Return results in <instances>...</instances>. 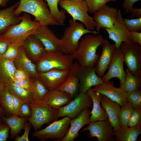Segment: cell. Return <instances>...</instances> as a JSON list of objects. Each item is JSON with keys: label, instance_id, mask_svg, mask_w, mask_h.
Segmentation results:
<instances>
[{"label": "cell", "instance_id": "1", "mask_svg": "<svg viewBox=\"0 0 141 141\" xmlns=\"http://www.w3.org/2000/svg\"><path fill=\"white\" fill-rule=\"evenodd\" d=\"M104 39L99 34L96 35L87 34L83 36L77 49L71 55L72 58L81 66H95L100 55L97 53V50L101 45Z\"/></svg>", "mask_w": 141, "mask_h": 141}, {"label": "cell", "instance_id": "2", "mask_svg": "<svg viewBox=\"0 0 141 141\" xmlns=\"http://www.w3.org/2000/svg\"><path fill=\"white\" fill-rule=\"evenodd\" d=\"M22 12L33 15L35 17L34 21L39 22L41 25L60 26L52 17L44 0H20L14 14L19 16Z\"/></svg>", "mask_w": 141, "mask_h": 141}, {"label": "cell", "instance_id": "3", "mask_svg": "<svg viewBox=\"0 0 141 141\" xmlns=\"http://www.w3.org/2000/svg\"><path fill=\"white\" fill-rule=\"evenodd\" d=\"M74 60L71 55L60 51H45L35 63L38 72H44L53 69L70 70Z\"/></svg>", "mask_w": 141, "mask_h": 141}, {"label": "cell", "instance_id": "4", "mask_svg": "<svg viewBox=\"0 0 141 141\" xmlns=\"http://www.w3.org/2000/svg\"><path fill=\"white\" fill-rule=\"evenodd\" d=\"M21 21L2 34L10 43H22L28 36L37 32V29L41 26L37 21H32L30 15L24 13L20 16Z\"/></svg>", "mask_w": 141, "mask_h": 141}, {"label": "cell", "instance_id": "5", "mask_svg": "<svg viewBox=\"0 0 141 141\" xmlns=\"http://www.w3.org/2000/svg\"><path fill=\"white\" fill-rule=\"evenodd\" d=\"M58 4L71 16L73 20L79 21L86 29L94 31L96 24L93 17L88 14L85 0H64L59 1Z\"/></svg>", "mask_w": 141, "mask_h": 141}, {"label": "cell", "instance_id": "6", "mask_svg": "<svg viewBox=\"0 0 141 141\" xmlns=\"http://www.w3.org/2000/svg\"><path fill=\"white\" fill-rule=\"evenodd\" d=\"M69 26L65 29L61 39L63 44L66 54L72 55L78 47L79 40L84 35L91 33L99 34L96 31H90L85 28L84 24L70 19Z\"/></svg>", "mask_w": 141, "mask_h": 141}, {"label": "cell", "instance_id": "7", "mask_svg": "<svg viewBox=\"0 0 141 141\" xmlns=\"http://www.w3.org/2000/svg\"><path fill=\"white\" fill-rule=\"evenodd\" d=\"M28 105L32 114L28 121L32 125L34 131L40 129L44 124L56 119L58 109L51 107L42 101H33Z\"/></svg>", "mask_w": 141, "mask_h": 141}, {"label": "cell", "instance_id": "8", "mask_svg": "<svg viewBox=\"0 0 141 141\" xmlns=\"http://www.w3.org/2000/svg\"><path fill=\"white\" fill-rule=\"evenodd\" d=\"M71 119L69 117L64 116L61 120L55 121L44 129L35 131L32 136L41 141L49 139L55 141H62L68 132Z\"/></svg>", "mask_w": 141, "mask_h": 141}, {"label": "cell", "instance_id": "9", "mask_svg": "<svg viewBox=\"0 0 141 141\" xmlns=\"http://www.w3.org/2000/svg\"><path fill=\"white\" fill-rule=\"evenodd\" d=\"M127 68L141 78V46L133 42H122L119 49Z\"/></svg>", "mask_w": 141, "mask_h": 141}, {"label": "cell", "instance_id": "10", "mask_svg": "<svg viewBox=\"0 0 141 141\" xmlns=\"http://www.w3.org/2000/svg\"><path fill=\"white\" fill-rule=\"evenodd\" d=\"M71 69L79 81V93H86L92 86L103 83L101 78L97 74L95 66H82L74 62Z\"/></svg>", "mask_w": 141, "mask_h": 141}, {"label": "cell", "instance_id": "11", "mask_svg": "<svg viewBox=\"0 0 141 141\" xmlns=\"http://www.w3.org/2000/svg\"><path fill=\"white\" fill-rule=\"evenodd\" d=\"M92 101L86 93H79L77 96L66 105L58 108L56 119L66 116L71 119L79 116L85 109L92 107Z\"/></svg>", "mask_w": 141, "mask_h": 141}, {"label": "cell", "instance_id": "12", "mask_svg": "<svg viewBox=\"0 0 141 141\" xmlns=\"http://www.w3.org/2000/svg\"><path fill=\"white\" fill-rule=\"evenodd\" d=\"M48 26L41 25L37 29V33L33 35L41 42L46 52L60 51L66 54L61 39Z\"/></svg>", "mask_w": 141, "mask_h": 141}, {"label": "cell", "instance_id": "13", "mask_svg": "<svg viewBox=\"0 0 141 141\" xmlns=\"http://www.w3.org/2000/svg\"><path fill=\"white\" fill-rule=\"evenodd\" d=\"M88 126L83 129L80 133L86 130L88 138L96 137L98 141H114V130L108 120L90 122Z\"/></svg>", "mask_w": 141, "mask_h": 141}, {"label": "cell", "instance_id": "14", "mask_svg": "<svg viewBox=\"0 0 141 141\" xmlns=\"http://www.w3.org/2000/svg\"><path fill=\"white\" fill-rule=\"evenodd\" d=\"M124 62L122 56L119 49L115 48L108 68V70L101 78L103 83L108 81L112 78H116L119 80L120 84L122 83L124 81L126 75L124 68Z\"/></svg>", "mask_w": 141, "mask_h": 141}, {"label": "cell", "instance_id": "15", "mask_svg": "<svg viewBox=\"0 0 141 141\" xmlns=\"http://www.w3.org/2000/svg\"><path fill=\"white\" fill-rule=\"evenodd\" d=\"M70 70L53 69L38 72L37 78L49 90L57 89L66 79Z\"/></svg>", "mask_w": 141, "mask_h": 141}, {"label": "cell", "instance_id": "16", "mask_svg": "<svg viewBox=\"0 0 141 141\" xmlns=\"http://www.w3.org/2000/svg\"><path fill=\"white\" fill-rule=\"evenodd\" d=\"M113 81L103 83L102 84L92 88L93 91L104 95L112 101L118 103L122 107L128 102L126 98V92L120 88L114 86Z\"/></svg>", "mask_w": 141, "mask_h": 141}, {"label": "cell", "instance_id": "17", "mask_svg": "<svg viewBox=\"0 0 141 141\" xmlns=\"http://www.w3.org/2000/svg\"><path fill=\"white\" fill-rule=\"evenodd\" d=\"M118 10L116 8L106 4L94 13L93 19L96 24V31H98L101 28L112 27L118 14Z\"/></svg>", "mask_w": 141, "mask_h": 141}, {"label": "cell", "instance_id": "18", "mask_svg": "<svg viewBox=\"0 0 141 141\" xmlns=\"http://www.w3.org/2000/svg\"><path fill=\"white\" fill-rule=\"evenodd\" d=\"M101 46V54L95 66L96 73L100 78L104 75L108 69L115 49V43L111 44L106 39H104Z\"/></svg>", "mask_w": 141, "mask_h": 141}, {"label": "cell", "instance_id": "19", "mask_svg": "<svg viewBox=\"0 0 141 141\" xmlns=\"http://www.w3.org/2000/svg\"><path fill=\"white\" fill-rule=\"evenodd\" d=\"M91 112L90 108H86L77 117L71 119L68 132L62 141H74L75 139L79 137L78 132L80 130L91 122Z\"/></svg>", "mask_w": 141, "mask_h": 141}, {"label": "cell", "instance_id": "20", "mask_svg": "<svg viewBox=\"0 0 141 141\" xmlns=\"http://www.w3.org/2000/svg\"><path fill=\"white\" fill-rule=\"evenodd\" d=\"M21 46L27 56L34 63L45 51L41 42L33 35L26 38L22 43Z\"/></svg>", "mask_w": 141, "mask_h": 141}, {"label": "cell", "instance_id": "21", "mask_svg": "<svg viewBox=\"0 0 141 141\" xmlns=\"http://www.w3.org/2000/svg\"><path fill=\"white\" fill-rule=\"evenodd\" d=\"M19 4V2H17L9 8L0 10V35L21 21L20 16L14 14Z\"/></svg>", "mask_w": 141, "mask_h": 141}, {"label": "cell", "instance_id": "22", "mask_svg": "<svg viewBox=\"0 0 141 141\" xmlns=\"http://www.w3.org/2000/svg\"><path fill=\"white\" fill-rule=\"evenodd\" d=\"M73 99L67 93L55 89L49 90L42 101L51 107L58 109L67 104Z\"/></svg>", "mask_w": 141, "mask_h": 141}, {"label": "cell", "instance_id": "23", "mask_svg": "<svg viewBox=\"0 0 141 141\" xmlns=\"http://www.w3.org/2000/svg\"><path fill=\"white\" fill-rule=\"evenodd\" d=\"M100 103L108 115V121L114 131L119 129L120 126L118 117L120 106L116 102L102 95Z\"/></svg>", "mask_w": 141, "mask_h": 141}, {"label": "cell", "instance_id": "24", "mask_svg": "<svg viewBox=\"0 0 141 141\" xmlns=\"http://www.w3.org/2000/svg\"><path fill=\"white\" fill-rule=\"evenodd\" d=\"M86 93L90 96L92 101V108L90 116L91 122L108 120L106 111L101 105L102 95L92 90V87L88 89Z\"/></svg>", "mask_w": 141, "mask_h": 141}, {"label": "cell", "instance_id": "25", "mask_svg": "<svg viewBox=\"0 0 141 141\" xmlns=\"http://www.w3.org/2000/svg\"><path fill=\"white\" fill-rule=\"evenodd\" d=\"M13 62L16 68L20 69L28 72L33 78H38V72L36 65L27 56L21 45Z\"/></svg>", "mask_w": 141, "mask_h": 141}, {"label": "cell", "instance_id": "26", "mask_svg": "<svg viewBox=\"0 0 141 141\" xmlns=\"http://www.w3.org/2000/svg\"><path fill=\"white\" fill-rule=\"evenodd\" d=\"M0 118L2 119L7 125L10 130V138L11 139L16 137L24 129L28 120L20 117L15 114L9 117L0 115Z\"/></svg>", "mask_w": 141, "mask_h": 141}, {"label": "cell", "instance_id": "27", "mask_svg": "<svg viewBox=\"0 0 141 141\" xmlns=\"http://www.w3.org/2000/svg\"><path fill=\"white\" fill-rule=\"evenodd\" d=\"M16 69L13 62L0 56V82L2 84L6 85L12 83Z\"/></svg>", "mask_w": 141, "mask_h": 141}, {"label": "cell", "instance_id": "28", "mask_svg": "<svg viewBox=\"0 0 141 141\" xmlns=\"http://www.w3.org/2000/svg\"><path fill=\"white\" fill-rule=\"evenodd\" d=\"M141 133V126L125 127H120L114 130L115 140L117 141H137Z\"/></svg>", "mask_w": 141, "mask_h": 141}, {"label": "cell", "instance_id": "29", "mask_svg": "<svg viewBox=\"0 0 141 141\" xmlns=\"http://www.w3.org/2000/svg\"><path fill=\"white\" fill-rule=\"evenodd\" d=\"M57 89L68 94L73 99L79 93V81L72 69L66 80Z\"/></svg>", "mask_w": 141, "mask_h": 141}, {"label": "cell", "instance_id": "30", "mask_svg": "<svg viewBox=\"0 0 141 141\" xmlns=\"http://www.w3.org/2000/svg\"><path fill=\"white\" fill-rule=\"evenodd\" d=\"M126 77L124 82L119 84L120 87L126 92L141 90V78L131 73L126 68Z\"/></svg>", "mask_w": 141, "mask_h": 141}, {"label": "cell", "instance_id": "31", "mask_svg": "<svg viewBox=\"0 0 141 141\" xmlns=\"http://www.w3.org/2000/svg\"><path fill=\"white\" fill-rule=\"evenodd\" d=\"M0 105L6 113L7 117L15 114L12 106L11 95L7 86L4 84L0 92Z\"/></svg>", "mask_w": 141, "mask_h": 141}, {"label": "cell", "instance_id": "32", "mask_svg": "<svg viewBox=\"0 0 141 141\" xmlns=\"http://www.w3.org/2000/svg\"><path fill=\"white\" fill-rule=\"evenodd\" d=\"M51 15L54 20L60 26L64 25L66 17V11L62 9L60 10L58 5L59 0H46Z\"/></svg>", "mask_w": 141, "mask_h": 141}, {"label": "cell", "instance_id": "33", "mask_svg": "<svg viewBox=\"0 0 141 141\" xmlns=\"http://www.w3.org/2000/svg\"><path fill=\"white\" fill-rule=\"evenodd\" d=\"M113 27L122 38L124 42H132L130 32L125 25L120 9L118 10V14L114 21Z\"/></svg>", "mask_w": 141, "mask_h": 141}, {"label": "cell", "instance_id": "34", "mask_svg": "<svg viewBox=\"0 0 141 141\" xmlns=\"http://www.w3.org/2000/svg\"><path fill=\"white\" fill-rule=\"evenodd\" d=\"M5 85L11 93L19 98L24 103L29 104L33 101L31 91L26 90L12 83Z\"/></svg>", "mask_w": 141, "mask_h": 141}, {"label": "cell", "instance_id": "35", "mask_svg": "<svg viewBox=\"0 0 141 141\" xmlns=\"http://www.w3.org/2000/svg\"><path fill=\"white\" fill-rule=\"evenodd\" d=\"M33 87L31 91L33 101H42L49 90L37 78H34Z\"/></svg>", "mask_w": 141, "mask_h": 141}, {"label": "cell", "instance_id": "36", "mask_svg": "<svg viewBox=\"0 0 141 141\" xmlns=\"http://www.w3.org/2000/svg\"><path fill=\"white\" fill-rule=\"evenodd\" d=\"M134 109L132 105L128 102L121 107L118 117L120 127H128L129 120Z\"/></svg>", "mask_w": 141, "mask_h": 141}, {"label": "cell", "instance_id": "37", "mask_svg": "<svg viewBox=\"0 0 141 141\" xmlns=\"http://www.w3.org/2000/svg\"><path fill=\"white\" fill-rule=\"evenodd\" d=\"M21 45L19 43H10L3 56L7 60L13 62L18 54Z\"/></svg>", "mask_w": 141, "mask_h": 141}, {"label": "cell", "instance_id": "38", "mask_svg": "<svg viewBox=\"0 0 141 141\" xmlns=\"http://www.w3.org/2000/svg\"><path fill=\"white\" fill-rule=\"evenodd\" d=\"M88 8V13L93 14L109 2L117 0H85Z\"/></svg>", "mask_w": 141, "mask_h": 141}, {"label": "cell", "instance_id": "39", "mask_svg": "<svg viewBox=\"0 0 141 141\" xmlns=\"http://www.w3.org/2000/svg\"><path fill=\"white\" fill-rule=\"evenodd\" d=\"M126 98L134 108L141 109V90L126 92Z\"/></svg>", "mask_w": 141, "mask_h": 141}, {"label": "cell", "instance_id": "40", "mask_svg": "<svg viewBox=\"0 0 141 141\" xmlns=\"http://www.w3.org/2000/svg\"><path fill=\"white\" fill-rule=\"evenodd\" d=\"M125 25L128 30L139 32L141 31V17L128 19H123Z\"/></svg>", "mask_w": 141, "mask_h": 141}, {"label": "cell", "instance_id": "41", "mask_svg": "<svg viewBox=\"0 0 141 141\" xmlns=\"http://www.w3.org/2000/svg\"><path fill=\"white\" fill-rule=\"evenodd\" d=\"M128 126H141V109L134 108L129 118Z\"/></svg>", "mask_w": 141, "mask_h": 141}, {"label": "cell", "instance_id": "42", "mask_svg": "<svg viewBox=\"0 0 141 141\" xmlns=\"http://www.w3.org/2000/svg\"><path fill=\"white\" fill-rule=\"evenodd\" d=\"M34 78L20 80H14L12 84L26 90L31 91L33 87V81Z\"/></svg>", "mask_w": 141, "mask_h": 141}, {"label": "cell", "instance_id": "43", "mask_svg": "<svg viewBox=\"0 0 141 141\" xmlns=\"http://www.w3.org/2000/svg\"><path fill=\"white\" fill-rule=\"evenodd\" d=\"M32 112L29 105L23 102L21 105L16 115L28 120L31 117Z\"/></svg>", "mask_w": 141, "mask_h": 141}, {"label": "cell", "instance_id": "44", "mask_svg": "<svg viewBox=\"0 0 141 141\" xmlns=\"http://www.w3.org/2000/svg\"><path fill=\"white\" fill-rule=\"evenodd\" d=\"M10 128L0 118V141H6L9 137Z\"/></svg>", "mask_w": 141, "mask_h": 141}, {"label": "cell", "instance_id": "45", "mask_svg": "<svg viewBox=\"0 0 141 141\" xmlns=\"http://www.w3.org/2000/svg\"><path fill=\"white\" fill-rule=\"evenodd\" d=\"M33 78L30 73L20 69L16 68L13 75V80L29 79Z\"/></svg>", "mask_w": 141, "mask_h": 141}, {"label": "cell", "instance_id": "46", "mask_svg": "<svg viewBox=\"0 0 141 141\" xmlns=\"http://www.w3.org/2000/svg\"><path fill=\"white\" fill-rule=\"evenodd\" d=\"M31 124L29 122H27L24 128V134L21 136H17L15 139V141H29L28 135L32 126Z\"/></svg>", "mask_w": 141, "mask_h": 141}, {"label": "cell", "instance_id": "47", "mask_svg": "<svg viewBox=\"0 0 141 141\" xmlns=\"http://www.w3.org/2000/svg\"><path fill=\"white\" fill-rule=\"evenodd\" d=\"M10 43L3 35H0V56H3Z\"/></svg>", "mask_w": 141, "mask_h": 141}, {"label": "cell", "instance_id": "48", "mask_svg": "<svg viewBox=\"0 0 141 141\" xmlns=\"http://www.w3.org/2000/svg\"><path fill=\"white\" fill-rule=\"evenodd\" d=\"M140 1L141 0H124L122 3V7L125 14L130 12L133 8V5L135 3Z\"/></svg>", "mask_w": 141, "mask_h": 141}, {"label": "cell", "instance_id": "49", "mask_svg": "<svg viewBox=\"0 0 141 141\" xmlns=\"http://www.w3.org/2000/svg\"><path fill=\"white\" fill-rule=\"evenodd\" d=\"M12 98V106L14 113L16 115L21 104L23 102L19 98L11 93Z\"/></svg>", "mask_w": 141, "mask_h": 141}, {"label": "cell", "instance_id": "50", "mask_svg": "<svg viewBox=\"0 0 141 141\" xmlns=\"http://www.w3.org/2000/svg\"><path fill=\"white\" fill-rule=\"evenodd\" d=\"M130 32L132 42L141 45V33L132 31Z\"/></svg>", "mask_w": 141, "mask_h": 141}, {"label": "cell", "instance_id": "51", "mask_svg": "<svg viewBox=\"0 0 141 141\" xmlns=\"http://www.w3.org/2000/svg\"><path fill=\"white\" fill-rule=\"evenodd\" d=\"M131 17L132 19L141 17V8H133L130 11Z\"/></svg>", "mask_w": 141, "mask_h": 141}, {"label": "cell", "instance_id": "52", "mask_svg": "<svg viewBox=\"0 0 141 141\" xmlns=\"http://www.w3.org/2000/svg\"><path fill=\"white\" fill-rule=\"evenodd\" d=\"M3 115L7 116V114L4 110L0 105V115Z\"/></svg>", "mask_w": 141, "mask_h": 141}, {"label": "cell", "instance_id": "53", "mask_svg": "<svg viewBox=\"0 0 141 141\" xmlns=\"http://www.w3.org/2000/svg\"><path fill=\"white\" fill-rule=\"evenodd\" d=\"M7 2L6 0H0V5L2 7L6 6Z\"/></svg>", "mask_w": 141, "mask_h": 141}, {"label": "cell", "instance_id": "54", "mask_svg": "<svg viewBox=\"0 0 141 141\" xmlns=\"http://www.w3.org/2000/svg\"><path fill=\"white\" fill-rule=\"evenodd\" d=\"M3 84H2L0 82V91L1 90V89L3 86Z\"/></svg>", "mask_w": 141, "mask_h": 141}, {"label": "cell", "instance_id": "55", "mask_svg": "<svg viewBox=\"0 0 141 141\" xmlns=\"http://www.w3.org/2000/svg\"><path fill=\"white\" fill-rule=\"evenodd\" d=\"M63 0H59V1H63Z\"/></svg>", "mask_w": 141, "mask_h": 141}, {"label": "cell", "instance_id": "56", "mask_svg": "<svg viewBox=\"0 0 141 141\" xmlns=\"http://www.w3.org/2000/svg\"><path fill=\"white\" fill-rule=\"evenodd\" d=\"M9 0H6V1L8 2Z\"/></svg>", "mask_w": 141, "mask_h": 141}]
</instances>
